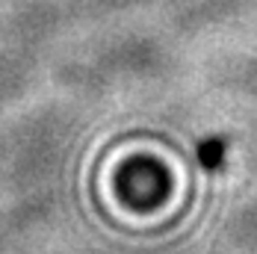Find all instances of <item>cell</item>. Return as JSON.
Returning <instances> with one entry per match:
<instances>
[{
  "mask_svg": "<svg viewBox=\"0 0 257 254\" xmlns=\"http://www.w3.org/2000/svg\"><path fill=\"white\" fill-rule=\"evenodd\" d=\"M225 160H228V142L222 136H210V139H204L198 145V163H201V169L219 172L225 166Z\"/></svg>",
  "mask_w": 257,
  "mask_h": 254,
  "instance_id": "6da1fadb",
  "label": "cell"
}]
</instances>
